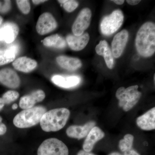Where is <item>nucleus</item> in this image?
Instances as JSON below:
<instances>
[{
    "label": "nucleus",
    "instance_id": "nucleus-1",
    "mask_svg": "<svg viewBox=\"0 0 155 155\" xmlns=\"http://www.w3.org/2000/svg\"><path fill=\"white\" fill-rule=\"evenodd\" d=\"M135 46L140 55L148 58L155 52V25L151 22H145L139 29L135 39Z\"/></svg>",
    "mask_w": 155,
    "mask_h": 155
},
{
    "label": "nucleus",
    "instance_id": "nucleus-2",
    "mask_svg": "<svg viewBox=\"0 0 155 155\" xmlns=\"http://www.w3.org/2000/svg\"><path fill=\"white\" fill-rule=\"evenodd\" d=\"M70 115V111L65 108L47 111L43 115L40 122L41 129L47 132L61 130L67 124Z\"/></svg>",
    "mask_w": 155,
    "mask_h": 155
},
{
    "label": "nucleus",
    "instance_id": "nucleus-3",
    "mask_svg": "<svg viewBox=\"0 0 155 155\" xmlns=\"http://www.w3.org/2000/svg\"><path fill=\"white\" fill-rule=\"evenodd\" d=\"M47 109L42 106H36L25 109L17 114L14 118L13 123L20 128H28L36 125L40 122Z\"/></svg>",
    "mask_w": 155,
    "mask_h": 155
},
{
    "label": "nucleus",
    "instance_id": "nucleus-4",
    "mask_svg": "<svg viewBox=\"0 0 155 155\" xmlns=\"http://www.w3.org/2000/svg\"><path fill=\"white\" fill-rule=\"evenodd\" d=\"M138 86L134 85L125 88L120 87L116 91V96L119 100V105L124 111H129L137 104L141 96L138 91Z\"/></svg>",
    "mask_w": 155,
    "mask_h": 155
},
{
    "label": "nucleus",
    "instance_id": "nucleus-5",
    "mask_svg": "<svg viewBox=\"0 0 155 155\" xmlns=\"http://www.w3.org/2000/svg\"><path fill=\"white\" fill-rule=\"evenodd\" d=\"M124 15L119 9L113 11L110 15L103 18L101 23V29L104 35H110L116 32L122 26Z\"/></svg>",
    "mask_w": 155,
    "mask_h": 155
},
{
    "label": "nucleus",
    "instance_id": "nucleus-6",
    "mask_svg": "<svg viewBox=\"0 0 155 155\" xmlns=\"http://www.w3.org/2000/svg\"><path fill=\"white\" fill-rule=\"evenodd\" d=\"M38 155H69V150L66 145L58 139L45 140L39 147Z\"/></svg>",
    "mask_w": 155,
    "mask_h": 155
},
{
    "label": "nucleus",
    "instance_id": "nucleus-7",
    "mask_svg": "<svg viewBox=\"0 0 155 155\" xmlns=\"http://www.w3.org/2000/svg\"><path fill=\"white\" fill-rule=\"evenodd\" d=\"M91 16V11L88 8H84L80 11L72 25L73 35L80 36L84 33L90 24Z\"/></svg>",
    "mask_w": 155,
    "mask_h": 155
},
{
    "label": "nucleus",
    "instance_id": "nucleus-8",
    "mask_svg": "<svg viewBox=\"0 0 155 155\" xmlns=\"http://www.w3.org/2000/svg\"><path fill=\"white\" fill-rule=\"evenodd\" d=\"M58 23L52 15L45 12L39 17L36 25L37 31L40 35H45L57 28Z\"/></svg>",
    "mask_w": 155,
    "mask_h": 155
},
{
    "label": "nucleus",
    "instance_id": "nucleus-9",
    "mask_svg": "<svg viewBox=\"0 0 155 155\" xmlns=\"http://www.w3.org/2000/svg\"><path fill=\"white\" fill-rule=\"evenodd\" d=\"M128 31L125 29L121 31L114 36L112 42V52L114 58H118L122 55L128 41Z\"/></svg>",
    "mask_w": 155,
    "mask_h": 155
},
{
    "label": "nucleus",
    "instance_id": "nucleus-10",
    "mask_svg": "<svg viewBox=\"0 0 155 155\" xmlns=\"http://www.w3.org/2000/svg\"><path fill=\"white\" fill-rule=\"evenodd\" d=\"M0 83L7 87L16 88L20 84V79L17 72L10 68L0 70Z\"/></svg>",
    "mask_w": 155,
    "mask_h": 155
},
{
    "label": "nucleus",
    "instance_id": "nucleus-11",
    "mask_svg": "<svg viewBox=\"0 0 155 155\" xmlns=\"http://www.w3.org/2000/svg\"><path fill=\"white\" fill-rule=\"evenodd\" d=\"M19 28L17 24L13 22H7L0 28V41L11 43L17 38Z\"/></svg>",
    "mask_w": 155,
    "mask_h": 155
},
{
    "label": "nucleus",
    "instance_id": "nucleus-12",
    "mask_svg": "<svg viewBox=\"0 0 155 155\" xmlns=\"http://www.w3.org/2000/svg\"><path fill=\"white\" fill-rule=\"evenodd\" d=\"M45 97L44 91L41 90H38L30 94L22 97L19 101V107L23 110L33 107L36 103L43 101Z\"/></svg>",
    "mask_w": 155,
    "mask_h": 155
},
{
    "label": "nucleus",
    "instance_id": "nucleus-13",
    "mask_svg": "<svg viewBox=\"0 0 155 155\" xmlns=\"http://www.w3.org/2000/svg\"><path fill=\"white\" fill-rule=\"evenodd\" d=\"M95 125V122L90 121L83 126L72 125L67 128L66 132L69 137L81 139L87 136Z\"/></svg>",
    "mask_w": 155,
    "mask_h": 155
},
{
    "label": "nucleus",
    "instance_id": "nucleus-14",
    "mask_svg": "<svg viewBox=\"0 0 155 155\" xmlns=\"http://www.w3.org/2000/svg\"><path fill=\"white\" fill-rule=\"evenodd\" d=\"M66 40L67 44L71 49L74 51H80L83 50L88 44L90 36L87 32H84L78 36L70 34L67 35Z\"/></svg>",
    "mask_w": 155,
    "mask_h": 155
},
{
    "label": "nucleus",
    "instance_id": "nucleus-15",
    "mask_svg": "<svg viewBox=\"0 0 155 155\" xmlns=\"http://www.w3.org/2000/svg\"><path fill=\"white\" fill-rule=\"evenodd\" d=\"M52 81L57 86L64 88L75 87L80 84L81 78L76 75L65 76L54 75L52 77Z\"/></svg>",
    "mask_w": 155,
    "mask_h": 155
},
{
    "label": "nucleus",
    "instance_id": "nucleus-16",
    "mask_svg": "<svg viewBox=\"0 0 155 155\" xmlns=\"http://www.w3.org/2000/svg\"><path fill=\"white\" fill-rule=\"evenodd\" d=\"M105 134L97 127H94L87 134L84 142L83 150L90 152L92 150L94 144L104 137Z\"/></svg>",
    "mask_w": 155,
    "mask_h": 155
},
{
    "label": "nucleus",
    "instance_id": "nucleus-17",
    "mask_svg": "<svg viewBox=\"0 0 155 155\" xmlns=\"http://www.w3.org/2000/svg\"><path fill=\"white\" fill-rule=\"evenodd\" d=\"M137 124L143 130H153L155 128V108H152L137 119Z\"/></svg>",
    "mask_w": 155,
    "mask_h": 155
},
{
    "label": "nucleus",
    "instance_id": "nucleus-18",
    "mask_svg": "<svg viewBox=\"0 0 155 155\" xmlns=\"http://www.w3.org/2000/svg\"><path fill=\"white\" fill-rule=\"evenodd\" d=\"M37 65L36 61L26 57L18 58L13 63V67L16 70L25 73L33 71Z\"/></svg>",
    "mask_w": 155,
    "mask_h": 155
},
{
    "label": "nucleus",
    "instance_id": "nucleus-19",
    "mask_svg": "<svg viewBox=\"0 0 155 155\" xmlns=\"http://www.w3.org/2000/svg\"><path fill=\"white\" fill-rule=\"evenodd\" d=\"M57 63L61 67L68 70H75L82 66L80 60L77 58L60 56L56 59Z\"/></svg>",
    "mask_w": 155,
    "mask_h": 155
},
{
    "label": "nucleus",
    "instance_id": "nucleus-20",
    "mask_svg": "<svg viewBox=\"0 0 155 155\" xmlns=\"http://www.w3.org/2000/svg\"><path fill=\"white\" fill-rule=\"evenodd\" d=\"M43 44L47 47L63 49L67 45L66 41L58 34H54L45 38L43 41Z\"/></svg>",
    "mask_w": 155,
    "mask_h": 155
},
{
    "label": "nucleus",
    "instance_id": "nucleus-21",
    "mask_svg": "<svg viewBox=\"0 0 155 155\" xmlns=\"http://www.w3.org/2000/svg\"><path fill=\"white\" fill-rule=\"evenodd\" d=\"M134 137L130 134H126L124 139L120 140L119 143V147L122 152H125L131 149L133 146Z\"/></svg>",
    "mask_w": 155,
    "mask_h": 155
},
{
    "label": "nucleus",
    "instance_id": "nucleus-22",
    "mask_svg": "<svg viewBox=\"0 0 155 155\" xmlns=\"http://www.w3.org/2000/svg\"><path fill=\"white\" fill-rule=\"evenodd\" d=\"M19 93L15 91H9L3 95L2 98L5 104H9L15 101L19 97Z\"/></svg>",
    "mask_w": 155,
    "mask_h": 155
},
{
    "label": "nucleus",
    "instance_id": "nucleus-23",
    "mask_svg": "<svg viewBox=\"0 0 155 155\" xmlns=\"http://www.w3.org/2000/svg\"><path fill=\"white\" fill-rule=\"evenodd\" d=\"M58 2L61 3L64 9L69 13L75 11L78 6V2L74 0H60Z\"/></svg>",
    "mask_w": 155,
    "mask_h": 155
},
{
    "label": "nucleus",
    "instance_id": "nucleus-24",
    "mask_svg": "<svg viewBox=\"0 0 155 155\" xmlns=\"http://www.w3.org/2000/svg\"><path fill=\"white\" fill-rule=\"evenodd\" d=\"M103 56L107 64V67L110 69H112L114 66V56L112 54V51L109 48L107 47L103 53Z\"/></svg>",
    "mask_w": 155,
    "mask_h": 155
},
{
    "label": "nucleus",
    "instance_id": "nucleus-25",
    "mask_svg": "<svg viewBox=\"0 0 155 155\" xmlns=\"http://www.w3.org/2000/svg\"><path fill=\"white\" fill-rule=\"evenodd\" d=\"M16 2L18 8L23 14H29L31 10L29 1L27 0H17L16 1Z\"/></svg>",
    "mask_w": 155,
    "mask_h": 155
},
{
    "label": "nucleus",
    "instance_id": "nucleus-26",
    "mask_svg": "<svg viewBox=\"0 0 155 155\" xmlns=\"http://www.w3.org/2000/svg\"><path fill=\"white\" fill-rule=\"evenodd\" d=\"M108 46V43L105 40L100 41L99 44L97 45L95 48L97 54L100 56H102L103 53L106 48Z\"/></svg>",
    "mask_w": 155,
    "mask_h": 155
},
{
    "label": "nucleus",
    "instance_id": "nucleus-27",
    "mask_svg": "<svg viewBox=\"0 0 155 155\" xmlns=\"http://www.w3.org/2000/svg\"><path fill=\"white\" fill-rule=\"evenodd\" d=\"M11 8L10 1H0V13H5L8 12Z\"/></svg>",
    "mask_w": 155,
    "mask_h": 155
},
{
    "label": "nucleus",
    "instance_id": "nucleus-28",
    "mask_svg": "<svg viewBox=\"0 0 155 155\" xmlns=\"http://www.w3.org/2000/svg\"><path fill=\"white\" fill-rule=\"evenodd\" d=\"M19 46L17 45H13L6 50L4 54L7 56L16 57V55L19 51Z\"/></svg>",
    "mask_w": 155,
    "mask_h": 155
},
{
    "label": "nucleus",
    "instance_id": "nucleus-29",
    "mask_svg": "<svg viewBox=\"0 0 155 155\" xmlns=\"http://www.w3.org/2000/svg\"><path fill=\"white\" fill-rule=\"evenodd\" d=\"M15 56H8L5 55H0V66L5 65L13 62L15 60Z\"/></svg>",
    "mask_w": 155,
    "mask_h": 155
},
{
    "label": "nucleus",
    "instance_id": "nucleus-30",
    "mask_svg": "<svg viewBox=\"0 0 155 155\" xmlns=\"http://www.w3.org/2000/svg\"><path fill=\"white\" fill-rule=\"evenodd\" d=\"M2 118L0 116V135H4L7 132V127L5 124L2 122Z\"/></svg>",
    "mask_w": 155,
    "mask_h": 155
},
{
    "label": "nucleus",
    "instance_id": "nucleus-31",
    "mask_svg": "<svg viewBox=\"0 0 155 155\" xmlns=\"http://www.w3.org/2000/svg\"><path fill=\"white\" fill-rule=\"evenodd\" d=\"M124 155H140L134 150L130 149L124 152Z\"/></svg>",
    "mask_w": 155,
    "mask_h": 155
},
{
    "label": "nucleus",
    "instance_id": "nucleus-32",
    "mask_svg": "<svg viewBox=\"0 0 155 155\" xmlns=\"http://www.w3.org/2000/svg\"><path fill=\"white\" fill-rule=\"evenodd\" d=\"M127 2L131 5H135L141 2L140 0H127Z\"/></svg>",
    "mask_w": 155,
    "mask_h": 155
},
{
    "label": "nucleus",
    "instance_id": "nucleus-33",
    "mask_svg": "<svg viewBox=\"0 0 155 155\" xmlns=\"http://www.w3.org/2000/svg\"><path fill=\"white\" fill-rule=\"evenodd\" d=\"M77 155H96L90 152H87L84 150H80L78 153Z\"/></svg>",
    "mask_w": 155,
    "mask_h": 155
},
{
    "label": "nucleus",
    "instance_id": "nucleus-34",
    "mask_svg": "<svg viewBox=\"0 0 155 155\" xmlns=\"http://www.w3.org/2000/svg\"><path fill=\"white\" fill-rule=\"evenodd\" d=\"M32 2L35 5H38L41 4V3H44L45 2H47V1H45V0H33Z\"/></svg>",
    "mask_w": 155,
    "mask_h": 155
},
{
    "label": "nucleus",
    "instance_id": "nucleus-35",
    "mask_svg": "<svg viewBox=\"0 0 155 155\" xmlns=\"http://www.w3.org/2000/svg\"><path fill=\"white\" fill-rule=\"evenodd\" d=\"M112 1L118 5H122L125 2L124 0H113Z\"/></svg>",
    "mask_w": 155,
    "mask_h": 155
},
{
    "label": "nucleus",
    "instance_id": "nucleus-36",
    "mask_svg": "<svg viewBox=\"0 0 155 155\" xmlns=\"http://www.w3.org/2000/svg\"><path fill=\"white\" fill-rule=\"evenodd\" d=\"M5 105V104L3 102V100L2 99V97H0V111L2 110Z\"/></svg>",
    "mask_w": 155,
    "mask_h": 155
},
{
    "label": "nucleus",
    "instance_id": "nucleus-37",
    "mask_svg": "<svg viewBox=\"0 0 155 155\" xmlns=\"http://www.w3.org/2000/svg\"><path fill=\"white\" fill-rule=\"evenodd\" d=\"M12 109L13 110H16L18 108V105L17 104H15L13 105L12 107Z\"/></svg>",
    "mask_w": 155,
    "mask_h": 155
},
{
    "label": "nucleus",
    "instance_id": "nucleus-38",
    "mask_svg": "<svg viewBox=\"0 0 155 155\" xmlns=\"http://www.w3.org/2000/svg\"><path fill=\"white\" fill-rule=\"evenodd\" d=\"M108 155H122L121 154L117 152H114L111 153L110 154Z\"/></svg>",
    "mask_w": 155,
    "mask_h": 155
},
{
    "label": "nucleus",
    "instance_id": "nucleus-39",
    "mask_svg": "<svg viewBox=\"0 0 155 155\" xmlns=\"http://www.w3.org/2000/svg\"><path fill=\"white\" fill-rule=\"evenodd\" d=\"M3 21V19L2 17L0 16V25H2V23Z\"/></svg>",
    "mask_w": 155,
    "mask_h": 155
}]
</instances>
